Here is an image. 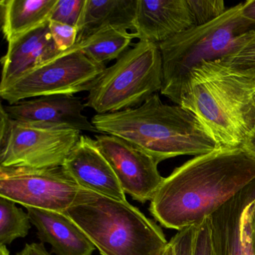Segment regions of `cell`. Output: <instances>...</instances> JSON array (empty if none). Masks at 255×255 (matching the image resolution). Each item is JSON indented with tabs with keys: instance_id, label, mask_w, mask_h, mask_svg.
I'll return each mask as SVG.
<instances>
[{
	"instance_id": "cell-1",
	"label": "cell",
	"mask_w": 255,
	"mask_h": 255,
	"mask_svg": "<svg viewBox=\"0 0 255 255\" xmlns=\"http://www.w3.org/2000/svg\"><path fill=\"white\" fill-rule=\"evenodd\" d=\"M255 180V157L220 148L196 156L164 179L150 201L152 216L177 231L198 226Z\"/></svg>"
},
{
	"instance_id": "cell-2",
	"label": "cell",
	"mask_w": 255,
	"mask_h": 255,
	"mask_svg": "<svg viewBox=\"0 0 255 255\" xmlns=\"http://www.w3.org/2000/svg\"><path fill=\"white\" fill-rule=\"evenodd\" d=\"M99 133L123 138L158 163L183 155L201 156L222 148L199 119L181 106L163 104L157 93L135 108L96 114Z\"/></svg>"
},
{
	"instance_id": "cell-3",
	"label": "cell",
	"mask_w": 255,
	"mask_h": 255,
	"mask_svg": "<svg viewBox=\"0 0 255 255\" xmlns=\"http://www.w3.org/2000/svg\"><path fill=\"white\" fill-rule=\"evenodd\" d=\"M193 113L222 148L243 147L255 127V77L221 62L192 70L180 104Z\"/></svg>"
},
{
	"instance_id": "cell-4",
	"label": "cell",
	"mask_w": 255,
	"mask_h": 255,
	"mask_svg": "<svg viewBox=\"0 0 255 255\" xmlns=\"http://www.w3.org/2000/svg\"><path fill=\"white\" fill-rule=\"evenodd\" d=\"M243 6L242 2L213 21L158 44L163 71L162 95L180 105L192 70L204 62L231 59L255 38V22L243 15Z\"/></svg>"
},
{
	"instance_id": "cell-5",
	"label": "cell",
	"mask_w": 255,
	"mask_h": 255,
	"mask_svg": "<svg viewBox=\"0 0 255 255\" xmlns=\"http://www.w3.org/2000/svg\"><path fill=\"white\" fill-rule=\"evenodd\" d=\"M102 255H162V229L128 201L82 189L65 212Z\"/></svg>"
},
{
	"instance_id": "cell-6",
	"label": "cell",
	"mask_w": 255,
	"mask_h": 255,
	"mask_svg": "<svg viewBox=\"0 0 255 255\" xmlns=\"http://www.w3.org/2000/svg\"><path fill=\"white\" fill-rule=\"evenodd\" d=\"M162 61L158 44L139 41L104 70L86 98L97 114L135 108L162 88Z\"/></svg>"
},
{
	"instance_id": "cell-7",
	"label": "cell",
	"mask_w": 255,
	"mask_h": 255,
	"mask_svg": "<svg viewBox=\"0 0 255 255\" xmlns=\"http://www.w3.org/2000/svg\"><path fill=\"white\" fill-rule=\"evenodd\" d=\"M106 68L92 62L76 44L0 91V96L8 104H14L39 97L89 92Z\"/></svg>"
},
{
	"instance_id": "cell-8",
	"label": "cell",
	"mask_w": 255,
	"mask_h": 255,
	"mask_svg": "<svg viewBox=\"0 0 255 255\" xmlns=\"http://www.w3.org/2000/svg\"><path fill=\"white\" fill-rule=\"evenodd\" d=\"M82 189L63 166H0V197L26 208L65 213L75 202Z\"/></svg>"
},
{
	"instance_id": "cell-9",
	"label": "cell",
	"mask_w": 255,
	"mask_h": 255,
	"mask_svg": "<svg viewBox=\"0 0 255 255\" xmlns=\"http://www.w3.org/2000/svg\"><path fill=\"white\" fill-rule=\"evenodd\" d=\"M74 128H49L11 121L8 139L0 146V166H62L81 136Z\"/></svg>"
},
{
	"instance_id": "cell-10",
	"label": "cell",
	"mask_w": 255,
	"mask_h": 255,
	"mask_svg": "<svg viewBox=\"0 0 255 255\" xmlns=\"http://www.w3.org/2000/svg\"><path fill=\"white\" fill-rule=\"evenodd\" d=\"M95 138L125 194L142 204L151 201L165 179L158 171L159 163L123 138L109 134Z\"/></svg>"
},
{
	"instance_id": "cell-11",
	"label": "cell",
	"mask_w": 255,
	"mask_h": 255,
	"mask_svg": "<svg viewBox=\"0 0 255 255\" xmlns=\"http://www.w3.org/2000/svg\"><path fill=\"white\" fill-rule=\"evenodd\" d=\"M255 180L210 216L215 255H254L251 239Z\"/></svg>"
},
{
	"instance_id": "cell-12",
	"label": "cell",
	"mask_w": 255,
	"mask_h": 255,
	"mask_svg": "<svg viewBox=\"0 0 255 255\" xmlns=\"http://www.w3.org/2000/svg\"><path fill=\"white\" fill-rule=\"evenodd\" d=\"M4 107L12 120L38 126L99 132L83 114L86 104L81 98L74 95L39 97Z\"/></svg>"
},
{
	"instance_id": "cell-13",
	"label": "cell",
	"mask_w": 255,
	"mask_h": 255,
	"mask_svg": "<svg viewBox=\"0 0 255 255\" xmlns=\"http://www.w3.org/2000/svg\"><path fill=\"white\" fill-rule=\"evenodd\" d=\"M62 166L83 189L127 201L113 168L100 151L96 141L88 135L80 136Z\"/></svg>"
},
{
	"instance_id": "cell-14",
	"label": "cell",
	"mask_w": 255,
	"mask_h": 255,
	"mask_svg": "<svg viewBox=\"0 0 255 255\" xmlns=\"http://www.w3.org/2000/svg\"><path fill=\"white\" fill-rule=\"evenodd\" d=\"M187 0H138L135 38L159 44L194 27Z\"/></svg>"
},
{
	"instance_id": "cell-15",
	"label": "cell",
	"mask_w": 255,
	"mask_h": 255,
	"mask_svg": "<svg viewBox=\"0 0 255 255\" xmlns=\"http://www.w3.org/2000/svg\"><path fill=\"white\" fill-rule=\"evenodd\" d=\"M64 52L59 51L50 35L49 22L8 44L2 57L0 91L11 86L34 68L44 65Z\"/></svg>"
},
{
	"instance_id": "cell-16",
	"label": "cell",
	"mask_w": 255,
	"mask_h": 255,
	"mask_svg": "<svg viewBox=\"0 0 255 255\" xmlns=\"http://www.w3.org/2000/svg\"><path fill=\"white\" fill-rule=\"evenodd\" d=\"M31 223L41 243L51 245L56 255H92L96 247L65 213L28 207Z\"/></svg>"
},
{
	"instance_id": "cell-17",
	"label": "cell",
	"mask_w": 255,
	"mask_h": 255,
	"mask_svg": "<svg viewBox=\"0 0 255 255\" xmlns=\"http://www.w3.org/2000/svg\"><path fill=\"white\" fill-rule=\"evenodd\" d=\"M138 0H86L77 42L108 27L134 29Z\"/></svg>"
},
{
	"instance_id": "cell-18",
	"label": "cell",
	"mask_w": 255,
	"mask_h": 255,
	"mask_svg": "<svg viewBox=\"0 0 255 255\" xmlns=\"http://www.w3.org/2000/svg\"><path fill=\"white\" fill-rule=\"evenodd\" d=\"M57 0H1L2 29L8 44L50 21Z\"/></svg>"
},
{
	"instance_id": "cell-19",
	"label": "cell",
	"mask_w": 255,
	"mask_h": 255,
	"mask_svg": "<svg viewBox=\"0 0 255 255\" xmlns=\"http://www.w3.org/2000/svg\"><path fill=\"white\" fill-rule=\"evenodd\" d=\"M135 38V33L125 29L108 27L101 29L83 41L77 43L79 50L100 65L118 59L128 50Z\"/></svg>"
},
{
	"instance_id": "cell-20",
	"label": "cell",
	"mask_w": 255,
	"mask_h": 255,
	"mask_svg": "<svg viewBox=\"0 0 255 255\" xmlns=\"http://www.w3.org/2000/svg\"><path fill=\"white\" fill-rule=\"evenodd\" d=\"M31 221L28 213L11 200L0 197V246L10 245L29 234Z\"/></svg>"
},
{
	"instance_id": "cell-21",
	"label": "cell",
	"mask_w": 255,
	"mask_h": 255,
	"mask_svg": "<svg viewBox=\"0 0 255 255\" xmlns=\"http://www.w3.org/2000/svg\"><path fill=\"white\" fill-rule=\"evenodd\" d=\"M195 26L216 20L227 11L222 0H187Z\"/></svg>"
},
{
	"instance_id": "cell-22",
	"label": "cell",
	"mask_w": 255,
	"mask_h": 255,
	"mask_svg": "<svg viewBox=\"0 0 255 255\" xmlns=\"http://www.w3.org/2000/svg\"><path fill=\"white\" fill-rule=\"evenodd\" d=\"M86 0H57L50 20L77 27Z\"/></svg>"
},
{
	"instance_id": "cell-23",
	"label": "cell",
	"mask_w": 255,
	"mask_h": 255,
	"mask_svg": "<svg viewBox=\"0 0 255 255\" xmlns=\"http://www.w3.org/2000/svg\"><path fill=\"white\" fill-rule=\"evenodd\" d=\"M222 63L234 72L255 77V37L238 54Z\"/></svg>"
},
{
	"instance_id": "cell-24",
	"label": "cell",
	"mask_w": 255,
	"mask_h": 255,
	"mask_svg": "<svg viewBox=\"0 0 255 255\" xmlns=\"http://www.w3.org/2000/svg\"><path fill=\"white\" fill-rule=\"evenodd\" d=\"M49 29L55 45L59 51H67L77 44L78 29L76 26L50 20Z\"/></svg>"
},
{
	"instance_id": "cell-25",
	"label": "cell",
	"mask_w": 255,
	"mask_h": 255,
	"mask_svg": "<svg viewBox=\"0 0 255 255\" xmlns=\"http://www.w3.org/2000/svg\"><path fill=\"white\" fill-rule=\"evenodd\" d=\"M197 226L186 227L171 238L170 243L174 248V255H193Z\"/></svg>"
},
{
	"instance_id": "cell-26",
	"label": "cell",
	"mask_w": 255,
	"mask_h": 255,
	"mask_svg": "<svg viewBox=\"0 0 255 255\" xmlns=\"http://www.w3.org/2000/svg\"><path fill=\"white\" fill-rule=\"evenodd\" d=\"M193 255H215L212 243L210 217L197 226Z\"/></svg>"
},
{
	"instance_id": "cell-27",
	"label": "cell",
	"mask_w": 255,
	"mask_h": 255,
	"mask_svg": "<svg viewBox=\"0 0 255 255\" xmlns=\"http://www.w3.org/2000/svg\"><path fill=\"white\" fill-rule=\"evenodd\" d=\"M11 121L12 119L5 111L2 104L0 107V146L3 145L8 139L11 130Z\"/></svg>"
},
{
	"instance_id": "cell-28",
	"label": "cell",
	"mask_w": 255,
	"mask_h": 255,
	"mask_svg": "<svg viewBox=\"0 0 255 255\" xmlns=\"http://www.w3.org/2000/svg\"><path fill=\"white\" fill-rule=\"evenodd\" d=\"M16 255H51L44 246V243H31L26 244L20 252Z\"/></svg>"
},
{
	"instance_id": "cell-29",
	"label": "cell",
	"mask_w": 255,
	"mask_h": 255,
	"mask_svg": "<svg viewBox=\"0 0 255 255\" xmlns=\"http://www.w3.org/2000/svg\"><path fill=\"white\" fill-rule=\"evenodd\" d=\"M242 12L246 18L255 22V0H248L243 2Z\"/></svg>"
},
{
	"instance_id": "cell-30",
	"label": "cell",
	"mask_w": 255,
	"mask_h": 255,
	"mask_svg": "<svg viewBox=\"0 0 255 255\" xmlns=\"http://www.w3.org/2000/svg\"><path fill=\"white\" fill-rule=\"evenodd\" d=\"M242 148L244 149L248 153L255 157V127Z\"/></svg>"
},
{
	"instance_id": "cell-31",
	"label": "cell",
	"mask_w": 255,
	"mask_h": 255,
	"mask_svg": "<svg viewBox=\"0 0 255 255\" xmlns=\"http://www.w3.org/2000/svg\"><path fill=\"white\" fill-rule=\"evenodd\" d=\"M251 228H252L251 239H252V250H253L254 255H255V206L254 207L253 212H252Z\"/></svg>"
},
{
	"instance_id": "cell-32",
	"label": "cell",
	"mask_w": 255,
	"mask_h": 255,
	"mask_svg": "<svg viewBox=\"0 0 255 255\" xmlns=\"http://www.w3.org/2000/svg\"><path fill=\"white\" fill-rule=\"evenodd\" d=\"M162 255H174V248H173L172 244L170 242H168V246H166L165 250L162 252Z\"/></svg>"
},
{
	"instance_id": "cell-33",
	"label": "cell",
	"mask_w": 255,
	"mask_h": 255,
	"mask_svg": "<svg viewBox=\"0 0 255 255\" xmlns=\"http://www.w3.org/2000/svg\"><path fill=\"white\" fill-rule=\"evenodd\" d=\"M0 255H10L9 251L5 245L0 246Z\"/></svg>"
}]
</instances>
